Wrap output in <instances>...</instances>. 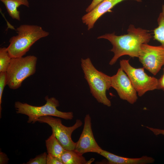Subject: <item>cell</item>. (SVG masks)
Masks as SVG:
<instances>
[{
  "instance_id": "1",
  "label": "cell",
  "mask_w": 164,
  "mask_h": 164,
  "mask_svg": "<svg viewBox=\"0 0 164 164\" xmlns=\"http://www.w3.org/2000/svg\"><path fill=\"white\" fill-rule=\"evenodd\" d=\"M151 37L150 31L140 28H136L131 25L127 30V34L118 36L114 33H107L97 38L108 39L112 44L113 47L110 50L114 53V56L109 64L112 65L123 56L138 57L141 45L148 43Z\"/></svg>"
},
{
  "instance_id": "2",
  "label": "cell",
  "mask_w": 164,
  "mask_h": 164,
  "mask_svg": "<svg viewBox=\"0 0 164 164\" xmlns=\"http://www.w3.org/2000/svg\"><path fill=\"white\" fill-rule=\"evenodd\" d=\"M16 31L17 34L10 38L7 47L12 58L23 56L36 42L49 34L41 26L36 25H22Z\"/></svg>"
},
{
  "instance_id": "3",
  "label": "cell",
  "mask_w": 164,
  "mask_h": 164,
  "mask_svg": "<svg viewBox=\"0 0 164 164\" xmlns=\"http://www.w3.org/2000/svg\"><path fill=\"white\" fill-rule=\"evenodd\" d=\"M81 65L93 97L98 102L110 107L111 102L106 93L111 87V77L98 70L89 58L81 59Z\"/></svg>"
},
{
  "instance_id": "4",
  "label": "cell",
  "mask_w": 164,
  "mask_h": 164,
  "mask_svg": "<svg viewBox=\"0 0 164 164\" xmlns=\"http://www.w3.org/2000/svg\"><path fill=\"white\" fill-rule=\"evenodd\" d=\"M46 103L43 106H32L26 103L18 101L15 103V107L17 114H23L28 117L27 122L34 124L40 117L51 116L58 117L64 119L71 120L73 117L72 112H64L58 110L57 107L60 105L59 101L54 97H45Z\"/></svg>"
},
{
  "instance_id": "5",
  "label": "cell",
  "mask_w": 164,
  "mask_h": 164,
  "mask_svg": "<svg viewBox=\"0 0 164 164\" xmlns=\"http://www.w3.org/2000/svg\"><path fill=\"white\" fill-rule=\"evenodd\" d=\"M37 60L34 55L12 58L6 72L7 85L10 89L19 88L25 80L35 73Z\"/></svg>"
},
{
  "instance_id": "6",
  "label": "cell",
  "mask_w": 164,
  "mask_h": 164,
  "mask_svg": "<svg viewBox=\"0 0 164 164\" xmlns=\"http://www.w3.org/2000/svg\"><path fill=\"white\" fill-rule=\"evenodd\" d=\"M120 68L127 74L139 97L147 92L157 89L158 79L149 76L144 71V68H135L130 64L129 60L120 61Z\"/></svg>"
},
{
  "instance_id": "7",
  "label": "cell",
  "mask_w": 164,
  "mask_h": 164,
  "mask_svg": "<svg viewBox=\"0 0 164 164\" xmlns=\"http://www.w3.org/2000/svg\"><path fill=\"white\" fill-rule=\"evenodd\" d=\"M37 121L46 123L51 127L52 132L54 133L56 137L65 150L75 149L76 142L72 140L71 135L74 130L82 125L83 123L81 120L76 119L75 123L70 127L64 125L60 119L51 116L40 117Z\"/></svg>"
},
{
  "instance_id": "8",
  "label": "cell",
  "mask_w": 164,
  "mask_h": 164,
  "mask_svg": "<svg viewBox=\"0 0 164 164\" xmlns=\"http://www.w3.org/2000/svg\"><path fill=\"white\" fill-rule=\"evenodd\" d=\"M138 58L143 67L155 75L164 65V48L143 44Z\"/></svg>"
},
{
  "instance_id": "9",
  "label": "cell",
  "mask_w": 164,
  "mask_h": 164,
  "mask_svg": "<svg viewBox=\"0 0 164 164\" xmlns=\"http://www.w3.org/2000/svg\"><path fill=\"white\" fill-rule=\"evenodd\" d=\"M111 87L117 91L120 99L133 104L138 99L137 92L129 78L120 67L111 77Z\"/></svg>"
},
{
  "instance_id": "10",
  "label": "cell",
  "mask_w": 164,
  "mask_h": 164,
  "mask_svg": "<svg viewBox=\"0 0 164 164\" xmlns=\"http://www.w3.org/2000/svg\"><path fill=\"white\" fill-rule=\"evenodd\" d=\"M83 130L74 149L83 154L89 152L99 154L102 149L98 145L94 138L92 129L91 118L89 114L84 118Z\"/></svg>"
},
{
  "instance_id": "11",
  "label": "cell",
  "mask_w": 164,
  "mask_h": 164,
  "mask_svg": "<svg viewBox=\"0 0 164 164\" xmlns=\"http://www.w3.org/2000/svg\"><path fill=\"white\" fill-rule=\"evenodd\" d=\"M125 0H104L82 18L83 22L87 26L88 30L92 29L97 20L116 5ZM141 2V0H134Z\"/></svg>"
},
{
  "instance_id": "12",
  "label": "cell",
  "mask_w": 164,
  "mask_h": 164,
  "mask_svg": "<svg viewBox=\"0 0 164 164\" xmlns=\"http://www.w3.org/2000/svg\"><path fill=\"white\" fill-rule=\"evenodd\" d=\"M105 158L109 164H148L155 161L152 157L144 155L139 158H130L118 155L103 149L99 154Z\"/></svg>"
},
{
  "instance_id": "13",
  "label": "cell",
  "mask_w": 164,
  "mask_h": 164,
  "mask_svg": "<svg viewBox=\"0 0 164 164\" xmlns=\"http://www.w3.org/2000/svg\"><path fill=\"white\" fill-rule=\"evenodd\" d=\"M46 145L48 154L61 160V156L65 149L52 132L51 135L46 140Z\"/></svg>"
},
{
  "instance_id": "14",
  "label": "cell",
  "mask_w": 164,
  "mask_h": 164,
  "mask_svg": "<svg viewBox=\"0 0 164 164\" xmlns=\"http://www.w3.org/2000/svg\"><path fill=\"white\" fill-rule=\"evenodd\" d=\"M5 5L8 14L13 19L20 21V12L18 8L21 5L29 7L28 0H0Z\"/></svg>"
},
{
  "instance_id": "15",
  "label": "cell",
  "mask_w": 164,
  "mask_h": 164,
  "mask_svg": "<svg viewBox=\"0 0 164 164\" xmlns=\"http://www.w3.org/2000/svg\"><path fill=\"white\" fill-rule=\"evenodd\" d=\"M61 160L63 164H90L83 155L74 149L65 150L61 156Z\"/></svg>"
},
{
  "instance_id": "16",
  "label": "cell",
  "mask_w": 164,
  "mask_h": 164,
  "mask_svg": "<svg viewBox=\"0 0 164 164\" xmlns=\"http://www.w3.org/2000/svg\"><path fill=\"white\" fill-rule=\"evenodd\" d=\"M157 22L158 26L154 30V38L164 48V17L161 12L158 18Z\"/></svg>"
},
{
  "instance_id": "17",
  "label": "cell",
  "mask_w": 164,
  "mask_h": 164,
  "mask_svg": "<svg viewBox=\"0 0 164 164\" xmlns=\"http://www.w3.org/2000/svg\"><path fill=\"white\" fill-rule=\"evenodd\" d=\"M12 58L8 52L7 47L0 48V72H6Z\"/></svg>"
},
{
  "instance_id": "18",
  "label": "cell",
  "mask_w": 164,
  "mask_h": 164,
  "mask_svg": "<svg viewBox=\"0 0 164 164\" xmlns=\"http://www.w3.org/2000/svg\"><path fill=\"white\" fill-rule=\"evenodd\" d=\"M7 85L6 72H0V117H1L2 97L4 87Z\"/></svg>"
},
{
  "instance_id": "19",
  "label": "cell",
  "mask_w": 164,
  "mask_h": 164,
  "mask_svg": "<svg viewBox=\"0 0 164 164\" xmlns=\"http://www.w3.org/2000/svg\"><path fill=\"white\" fill-rule=\"evenodd\" d=\"M47 154L44 152L36 156L35 158L30 159L27 164H46Z\"/></svg>"
},
{
  "instance_id": "20",
  "label": "cell",
  "mask_w": 164,
  "mask_h": 164,
  "mask_svg": "<svg viewBox=\"0 0 164 164\" xmlns=\"http://www.w3.org/2000/svg\"><path fill=\"white\" fill-rule=\"evenodd\" d=\"M46 164H63L61 161L49 154H47V156Z\"/></svg>"
},
{
  "instance_id": "21",
  "label": "cell",
  "mask_w": 164,
  "mask_h": 164,
  "mask_svg": "<svg viewBox=\"0 0 164 164\" xmlns=\"http://www.w3.org/2000/svg\"><path fill=\"white\" fill-rule=\"evenodd\" d=\"M104 0H93L90 5L86 9V11L88 12L94 8L98 4Z\"/></svg>"
},
{
  "instance_id": "22",
  "label": "cell",
  "mask_w": 164,
  "mask_h": 164,
  "mask_svg": "<svg viewBox=\"0 0 164 164\" xmlns=\"http://www.w3.org/2000/svg\"><path fill=\"white\" fill-rule=\"evenodd\" d=\"M157 89L164 90V68L162 75L158 79Z\"/></svg>"
},
{
  "instance_id": "23",
  "label": "cell",
  "mask_w": 164,
  "mask_h": 164,
  "mask_svg": "<svg viewBox=\"0 0 164 164\" xmlns=\"http://www.w3.org/2000/svg\"><path fill=\"white\" fill-rule=\"evenodd\" d=\"M146 127L153 132L155 135H164V129L154 128L148 126H146Z\"/></svg>"
},
{
  "instance_id": "24",
  "label": "cell",
  "mask_w": 164,
  "mask_h": 164,
  "mask_svg": "<svg viewBox=\"0 0 164 164\" xmlns=\"http://www.w3.org/2000/svg\"><path fill=\"white\" fill-rule=\"evenodd\" d=\"M9 160L7 155L4 152H0V164H7Z\"/></svg>"
},
{
  "instance_id": "25",
  "label": "cell",
  "mask_w": 164,
  "mask_h": 164,
  "mask_svg": "<svg viewBox=\"0 0 164 164\" xmlns=\"http://www.w3.org/2000/svg\"><path fill=\"white\" fill-rule=\"evenodd\" d=\"M161 13L164 17V5L162 6V12Z\"/></svg>"
}]
</instances>
